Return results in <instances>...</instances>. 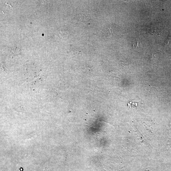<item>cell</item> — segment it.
<instances>
[{
  "label": "cell",
  "mask_w": 171,
  "mask_h": 171,
  "mask_svg": "<svg viewBox=\"0 0 171 171\" xmlns=\"http://www.w3.org/2000/svg\"><path fill=\"white\" fill-rule=\"evenodd\" d=\"M109 30H110V32L111 35H112V33H113V32H112V31L111 30V28H110Z\"/></svg>",
  "instance_id": "obj_3"
},
{
  "label": "cell",
  "mask_w": 171,
  "mask_h": 171,
  "mask_svg": "<svg viewBox=\"0 0 171 171\" xmlns=\"http://www.w3.org/2000/svg\"><path fill=\"white\" fill-rule=\"evenodd\" d=\"M81 16L80 19L81 21L87 25L89 24L88 22L90 20V18L88 16H85L83 14L81 15Z\"/></svg>",
  "instance_id": "obj_1"
},
{
  "label": "cell",
  "mask_w": 171,
  "mask_h": 171,
  "mask_svg": "<svg viewBox=\"0 0 171 171\" xmlns=\"http://www.w3.org/2000/svg\"><path fill=\"white\" fill-rule=\"evenodd\" d=\"M59 33L61 37H62V38H65L66 37H67L68 33L65 31L62 30V31H60L59 32Z\"/></svg>",
  "instance_id": "obj_2"
}]
</instances>
